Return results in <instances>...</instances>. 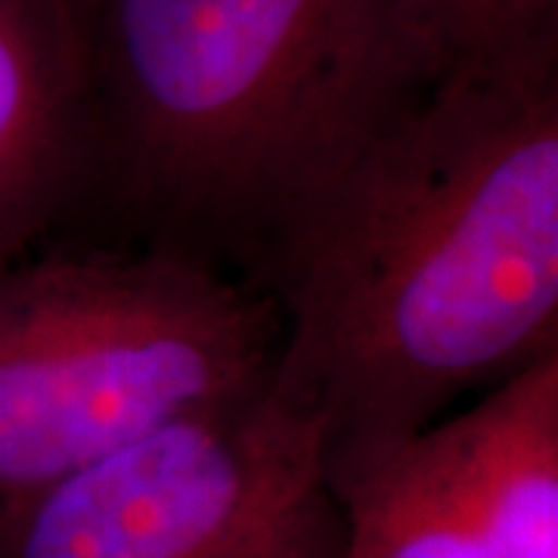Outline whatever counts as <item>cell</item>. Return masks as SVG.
<instances>
[{"instance_id": "obj_2", "label": "cell", "mask_w": 558, "mask_h": 558, "mask_svg": "<svg viewBox=\"0 0 558 558\" xmlns=\"http://www.w3.org/2000/svg\"><path fill=\"white\" fill-rule=\"evenodd\" d=\"M84 25L94 183L156 230L153 245L245 267L252 286L428 65L388 0H84Z\"/></svg>"}, {"instance_id": "obj_4", "label": "cell", "mask_w": 558, "mask_h": 558, "mask_svg": "<svg viewBox=\"0 0 558 558\" xmlns=\"http://www.w3.org/2000/svg\"><path fill=\"white\" fill-rule=\"evenodd\" d=\"M0 558H344L319 418L274 381L0 499Z\"/></svg>"}, {"instance_id": "obj_1", "label": "cell", "mask_w": 558, "mask_h": 558, "mask_svg": "<svg viewBox=\"0 0 558 558\" xmlns=\"http://www.w3.org/2000/svg\"><path fill=\"white\" fill-rule=\"evenodd\" d=\"M255 286L332 481L558 351V40L425 65Z\"/></svg>"}, {"instance_id": "obj_7", "label": "cell", "mask_w": 558, "mask_h": 558, "mask_svg": "<svg viewBox=\"0 0 558 558\" xmlns=\"http://www.w3.org/2000/svg\"><path fill=\"white\" fill-rule=\"evenodd\" d=\"M344 558H490L422 432L332 481Z\"/></svg>"}, {"instance_id": "obj_5", "label": "cell", "mask_w": 558, "mask_h": 558, "mask_svg": "<svg viewBox=\"0 0 558 558\" xmlns=\"http://www.w3.org/2000/svg\"><path fill=\"white\" fill-rule=\"evenodd\" d=\"M94 178L81 0H0V260L32 252Z\"/></svg>"}, {"instance_id": "obj_6", "label": "cell", "mask_w": 558, "mask_h": 558, "mask_svg": "<svg viewBox=\"0 0 558 558\" xmlns=\"http://www.w3.org/2000/svg\"><path fill=\"white\" fill-rule=\"evenodd\" d=\"M425 435L490 558H558V351Z\"/></svg>"}, {"instance_id": "obj_8", "label": "cell", "mask_w": 558, "mask_h": 558, "mask_svg": "<svg viewBox=\"0 0 558 558\" xmlns=\"http://www.w3.org/2000/svg\"><path fill=\"white\" fill-rule=\"evenodd\" d=\"M400 38L428 65L558 40V0H388Z\"/></svg>"}, {"instance_id": "obj_9", "label": "cell", "mask_w": 558, "mask_h": 558, "mask_svg": "<svg viewBox=\"0 0 558 558\" xmlns=\"http://www.w3.org/2000/svg\"><path fill=\"white\" fill-rule=\"evenodd\" d=\"M81 7H84V0H81Z\"/></svg>"}, {"instance_id": "obj_3", "label": "cell", "mask_w": 558, "mask_h": 558, "mask_svg": "<svg viewBox=\"0 0 558 558\" xmlns=\"http://www.w3.org/2000/svg\"><path fill=\"white\" fill-rule=\"evenodd\" d=\"M274 299L171 248L0 260V499L277 373Z\"/></svg>"}]
</instances>
